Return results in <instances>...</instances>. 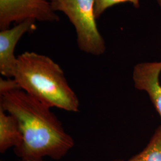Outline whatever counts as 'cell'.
I'll list each match as a JSON object with an SVG mask.
<instances>
[{"label":"cell","mask_w":161,"mask_h":161,"mask_svg":"<svg viewBox=\"0 0 161 161\" xmlns=\"http://www.w3.org/2000/svg\"><path fill=\"white\" fill-rule=\"evenodd\" d=\"M0 108L17 120L23 142L14 148L23 161H41L48 156L60 160L74 146L51 108L19 88L0 91Z\"/></svg>","instance_id":"1"},{"label":"cell","mask_w":161,"mask_h":161,"mask_svg":"<svg viewBox=\"0 0 161 161\" xmlns=\"http://www.w3.org/2000/svg\"><path fill=\"white\" fill-rule=\"evenodd\" d=\"M13 79L19 89L51 108L79 111V99L64 70L47 56L32 52L19 55Z\"/></svg>","instance_id":"2"},{"label":"cell","mask_w":161,"mask_h":161,"mask_svg":"<svg viewBox=\"0 0 161 161\" xmlns=\"http://www.w3.org/2000/svg\"><path fill=\"white\" fill-rule=\"evenodd\" d=\"M54 12H61L68 17L76 32L78 48L82 52L100 56L106 45L96 20L95 0H49Z\"/></svg>","instance_id":"3"},{"label":"cell","mask_w":161,"mask_h":161,"mask_svg":"<svg viewBox=\"0 0 161 161\" xmlns=\"http://www.w3.org/2000/svg\"><path fill=\"white\" fill-rule=\"evenodd\" d=\"M28 19L41 22L59 20L48 0H0L1 30Z\"/></svg>","instance_id":"4"},{"label":"cell","mask_w":161,"mask_h":161,"mask_svg":"<svg viewBox=\"0 0 161 161\" xmlns=\"http://www.w3.org/2000/svg\"><path fill=\"white\" fill-rule=\"evenodd\" d=\"M35 21L32 19H26L12 28L1 30L0 73L3 76L13 78L17 60L14 55L15 48L23 35L36 29Z\"/></svg>","instance_id":"5"},{"label":"cell","mask_w":161,"mask_h":161,"mask_svg":"<svg viewBox=\"0 0 161 161\" xmlns=\"http://www.w3.org/2000/svg\"><path fill=\"white\" fill-rule=\"evenodd\" d=\"M161 61L137 64L133 69L134 87L146 92L161 119Z\"/></svg>","instance_id":"6"},{"label":"cell","mask_w":161,"mask_h":161,"mask_svg":"<svg viewBox=\"0 0 161 161\" xmlns=\"http://www.w3.org/2000/svg\"><path fill=\"white\" fill-rule=\"evenodd\" d=\"M23 142V134L16 119L0 108V152L12 147L16 148Z\"/></svg>","instance_id":"7"},{"label":"cell","mask_w":161,"mask_h":161,"mask_svg":"<svg viewBox=\"0 0 161 161\" xmlns=\"http://www.w3.org/2000/svg\"><path fill=\"white\" fill-rule=\"evenodd\" d=\"M126 161H161V125L156 130L144 149Z\"/></svg>","instance_id":"8"},{"label":"cell","mask_w":161,"mask_h":161,"mask_svg":"<svg viewBox=\"0 0 161 161\" xmlns=\"http://www.w3.org/2000/svg\"><path fill=\"white\" fill-rule=\"evenodd\" d=\"M131 3L136 8L140 6L139 0H95V16L98 19L107 9L123 3Z\"/></svg>","instance_id":"9"},{"label":"cell","mask_w":161,"mask_h":161,"mask_svg":"<svg viewBox=\"0 0 161 161\" xmlns=\"http://www.w3.org/2000/svg\"><path fill=\"white\" fill-rule=\"evenodd\" d=\"M156 2L158 3V6H159V7H160L161 10V0H156Z\"/></svg>","instance_id":"10"},{"label":"cell","mask_w":161,"mask_h":161,"mask_svg":"<svg viewBox=\"0 0 161 161\" xmlns=\"http://www.w3.org/2000/svg\"></svg>","instance_id":"11"}]
</instances>
